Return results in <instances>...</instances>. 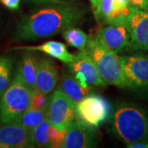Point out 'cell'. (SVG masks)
Segmentation results:
<instances>
[{"label": "cell", "mask_w": 148, "mask_h": 148, "mask_svg": "<svg viewBox=\"0 0 148 148\" xmlns=\"http://www.w3.org/2000/svg\"><path fill=\"white\" fill-rule=\"evenodd\" d=\"M32 90L16 70L9 86L0 97V123L16 121L30 106Z\"/></svg>", "instance_id": "cell-4"}, {"label": "cell", "mask_w": 148, "mask_h": 148, "mask_svg": "<svg viewBox=\"0 0 148 148\" xmlns=\"http://www.w3.org/2000/svg\"><path fill=\"white\" fill-rule=\"evenodd\" d=\"M66 132L67 130L60 131L51 125L49 130V137H50L52 147H61L62 143L64 142V137L66 135Z\"/></svg>", "instance_id": "cell-24"}, {"label": "cell", "mask_w": 148, "mask_h": 148, "mask_svg": "<svg viewBox=\"0 0 148 148\" xmlns=\"http://www.w3.org/2000/svg\"><path fill=\"white\" fill-rule=\"evenodd\" d=\"M49 99V98H48V95L46 94H43L37 90H32L30 107L40 110L46 109L48 107Z\"/></svg>", "instance_id": "cell-22"}, {"label": "cell", "mask_w": 148, "mask_h": 148, "mask_svg": "<svg viewBox=\"0 0 148 148\" xmlns=\"http://www.w3.org/2000/svg\"><path fill=\"white\" fill-rule=\"evenodd\" d=\"M37 59L32 51L27 50L22 54L21 59L19 63L17 71L21 75V78L25 83L32 90H36V76Z\"/></svg>", "instance_id": "cell-16"}, {"label": "cell", "mask_w": 148, "mask_h": 148, "mask_svg": "<svg viewBox=\"0 0 148 148\" xmlns=\"http://www.w3.org/2000/svg\"><path fill=\"white\" fill-rule=\"evenodd\" d=\"M84 13L82 8L74 4L60 3L39 8L21 20L16 37L33 41L53 36L77 24Z\"/></svg>", "instance_id": "cell-1"}, {"label": "cell", "mask_w": 148, "mask_h": 148, "mask_svg": "<svg viewBox=\"0 0 148 148\" xmlns=\"http://www.w3.org/2000/svg\"><path fill=\"white\" fill-rule=\"evenodd\" d=\"M126 147L128 148H148V140L130 143L126 145Z\"/></svg>", "instance_id": "cell-28"}, {"label": "cell", "mask_w": 148, "mask_h": 148, "mask_svg": "<svg viewBox=\"0 0 148 148\" xmlns=\"http://www.w3.org/2000/svg\"><path fill=\"white\" fill-rule=\"evenodd\" d=\"M114 9V0H101L98 12L95 16L97 21L105 20L108 16H110Z\"/></svg>", "instance_id": "cell-23"}, {"label": "cell", "mask_w": 148, "mask_h": 148, "mask_svg": "<svg viewBox=\"0 0 148 148\" xmlns=\"http://www.w3.org/2000/svg\"><path fill=\"white\" fill-rule=\"evenodd\" d=\"M59 88L76 105L84 96L89 95L92 90L91 86H85L82 85L74 77L73 74L69 73L63 75L60 81Z\"/></svg>", "instance_id": "cell-15"}, {"label": "cell", "mask_w": 148, "mask_h": 148, "mask_svg": "<svg viewBox=\"0 0 148 148\" xmlns=\"http://www.w3.org/2000/svg\"><path fill=\"white\" fill-rule=\"evenodd\" d=\"M95 127L81 119H75L67 129L62 148L95 147L97 143Z\"/></svg>", "instance_id": "cell-9"}, {"label": "cell", "mask_w": 148, "mask_h": 148, "mask_svg": "<svg viewBox=\"0 0 148 148\" xmlns=\"http://www.w3.org/2000/svg\"><path fill=\"white\" fill-rule=\"evenodd\" d=\"M145 11L148 12V1H147V8H146V10H145Z\"/></svg>", "instance_id": "cell-32"}, {"label": "cell", "mask_w": 148, "mask_h": 148, "mask_svg": "<svg viewBox=\"0 0 148 148\" xmlns=\"http://www.w3.org/2000/svg\"><path fill=\"white\" fill-rule=\"evenodd\" d=\"M129 5V0H114V9L119 10L124 8H127Z\"/></svg>", "instance_id": "cell-27"}, {"label": "cell", "mask_w": 148, "mask_h": 148, "mask_svg": "<svg viewBox=\"0 0 148 148\" xmlns=\"http://www.w3.org/2000/svg\"><path fill=\"white\" fill-rule=\"evenodd\" d=\"M47 116L51 125L60 131L67 130L76 119V104L59 87L49 99Z\"/></svg>", "instance_id": "cell-5"}, {"label": "cell", "mask_w": 148, "mask_h": 148, "mask_svg": "<svg viewBox=\"0 0 148 148\" xmlns=\"http://www.w3.org/2000/svg\"><path fill=\"white\" fill-rule=\"evenodd\" d=\"M148 0H129V5L139 9L146 10Z\"/></svg>", "instance_id": "cell-26"}, {"label": "cell", "mask_w": 148, "mask_h": 148, "mask_svg": "<svg viewBox=\"0 0 148 148\" xmlns=\"http://www.w3.org/2000/svg\"><path fill=\"white\" fill-rule=\"evenodd\" d=\"M62 34L66 42L70 46L77 49L79 51L86 49L90 39V36L79 28L74 27V26L67 28L62 32Z\"/></svg>", "instance_id": "cell-19"}, {"label": "cell", "mask_w": 148, "mask_h": 148, "mask_svg": "<svg viewBox=\"0 0 148 148\" xmlns=\"http://www.w3.org/2000/svg\"><path fill=\"white\" fill-rule=\"evenodd\" d=\"M58 71L52 59L42 57L37 59L36 88L43 94L49 95L55 88L58 81Z\"/></svg>", "instance_id": "cell-13"}, {"label": "cell", "mask_w": 148, "mask_h": 148, "mask_svg": "<svg viewBox=\"0 0 148 148\" xmlns=\"http://www.w3.org/2000/svg\"><path fill=\"white\" fill-rule=\"evenodd\" d=\"M69 68L74 77L85 86H106L101 79L95 63L86 50H81L76 54L73 62L69 64Z\"/></svg>", "instance_id": "cell-8"}, {"label": "cell", "mask_w": 148, "mask_h": 148, "mask_svg": "<svg viewBox=\"0 0 148 148\" xmlns=\"http://www.w3.org/2000/svg\"><path fill=\"white\" fill-rule=\"evenodd\" d=\"M77 116L94 127H100L110 118L111 105L105 97L99 95H87L76 105Z\"/></svg>", "instance_id": "cell-6"}, {"label": "cell", "mask_w": 148, "mask_h": 148, "mask_svg": "<svg viewBox=\"0 0 148 148\" xmlns=\"http://www.w3.org/2000/svg\"><path fill=\"white\" fill-rule=\"evenodd\" d=\"M1 3L10 10H16L19 8L21 0H0Z\"/></svg>", "instance_id": "cell-25"}, {"label": "cell", "mask_w": 148, "mask_h": 148, "mask_svg": "<svg viewBox=\"0 0 148 148\" xmlns=\"http://www.w3.org/2000/svg\"><path fill=\"white\" fill-rule=\"evenodd\" d=\"M46 109H35L28 107L26 110L21 114L20 117L16 120V123L21 124L22 127L27 128V130L32 131V129L42 121L46 115Z\"/></svg>", "instance_id": "cell-18"}, {"label": "cell", "mask_w": 148, "mask_h": 148, "mask_svg": "<svg viewBox=\"0 0 148 148\" xmlns=\"http://www.w3.org/2000/svg\"><path fill=\"white\" fill-rule=\"evenodd\" d=\"M132 7L128 6L127 8L113 10L112 12L105 19V22L108 25H115V26H126L129 20V17L132 13Z\"/></svg>", "instance_id": "cell-21"}, {"label": "cell", "mask_w": 148, "mask_h": 148, "mask_svg": "<svg viewBox=\"0 0 148 148\" xmlns=\"http://www.w3.org/2000/svg\"><path fill=\"white\" fill-rule=\"evenodd\" d=\"M96 36L114 53H121L122 51L129 49L130 38L126 26L108 25L102 27Z\"/></svg>", "instance_id": "cell-12"}, {"label": "cell", "mask_w": 148, "mask_h": 148, "mask_svg": "<svg viewBox=\"0 0 148 148\" xmlns=\"http://www.w3.org/2000/svg\"><path fill=\"white\" fill-rule=\"evenodd\" d=\"M90 3H91V8L93 12L95 14V16H96L98 10H99V7H100V3H101V0H90Z\"/></svg>", "instance_id": "cell-29"}, {"label": "cell", "mask_w": 148, "mask_h": 148, "mask_svg": "<svg viewBox=\"0 0 148 148\" xmlns=\"http://www.w3.org/2000/svg\"><path fill=\"white\" fill-rule=\"evenodd\" d=\"M112 127L126 145L148 140V113L130 103H120L113 113Z\"/></svg>", "instance_id": "cell-2"}, {"label": "cell", "mask_w": 148, "mask_h": 148, "mask_svg": "<svg viewBox=\"0 0 148 148\" xmlns=\"http://www.w3.org/2000/svg\"><path fill=\"white\" fill-rule=\"evenodd\" d=\"M126 87L148 89V56L132 54L120 56Z\"/></svg>", "instance_id": "cell-7"}, {"label": "cell", "mask_w": 148, "mask_h": 148, "mask_svg": "<svg viewBox=\"0 0 148 148\" xmlns=\"http://www.w3.org/2000/svg\"><path fill=\"white\" fill-rule=\"evenodd\" d=\"M86 50L93 59L101 79L106 85L126 87L121 58L118 53L109 49L97 36H90Z\"/></svg>", "instance_id": "cell-3"}, {"label": "cell", "mask_w": 148, "mask_h": 148, "mask_svg": "<svg viewBox=\"0 0 148 148\" xmlns=\"http://www.w3.org/2000/svg\"><path fill=\"white\" fill-rule=\"evenodd\" d=\"M21 49L29 50V51H40L46 53L52 58H57L64 64H71L76 58V55L69 53L66 45L64 43L49 40L45 43H43L36 46H26L21 47Z\"/></svg>", "instance_id": "cell-14"}, {"label": "cell", "mask_w": 148, "mask_h": 148, "mask_svg": "<svg viewBox=\"0 0 148 148\" xmlns=\"http://www.w3.org/2000/svg\"><path fill=\"white\" fill-rule=\"evenodd\" d=\"M62 2V0H55V3H60Z\"/></svg>", "instance_id": "cell-31"}, {"label": "cell", "mask_w": 148, "mask_h": 148, "mask_svg": "<svg viewBox=\"0 0 148 148\" xmlns=\"http://www.w3.org/2000/svg\"><path fill=\"white\" fill-rule=\"evenodd\" d=\"M13 59L8 55H0V97L12 82Z\"/></svg>", "instance_id": "cell-20"}, {"label": "cell", "mask_w": 148, "mask_h": 148, "mask_svg": "<svg viewBox=\"0 0 148 148\" xmlns=\"http://www.w3.org/2000/svg\"><path fill=\"white\" fill-rule=\"evenodd\" d=\"M36 3H55V0H30Z\"/></svg>", "instance_id": "cell-30"}, {"label": "cell", "mask_w": 148, "mask_h": 148, "mask_svg": "<svg viewBox=\"0 0 148 148\" xmlns=\"http://www.w3.org/2000/svg\"><path fill=\"white\" fill-rule=\"evenodd\" d=\"M35 147L31 131L16 121L2 123L0 126V148Z\"/></svg>", "instance_id": "cell-11"}, {"label": "cell", "mask_w": 148, "mask_h": 148, "mask_svg": "<svg viewBox=\"0 0 148 148\" xmlns=\"http://www.w3.org/2000/svg\"><path fill=\"white\" fill-rule=\"evenodd\" d=\"M127 27L130 38L129 49L148 51V12L132 7Z\"/></svg>", "instance_id": "cell-10"}, {"label": "cell", "mask_w": 148, "mask_h": 148, "mask_svg": "<svg viewBox=\"0 0 148 148\" xmlns=\"http://www.w3.org/2000/svg\"><path fill=\"white\" fill-rule=\"evenodd\" d=\"M50 127L51 123L49 120L46 112L45 119L31 131L32 141L35 147H52L49 137Z\"/></svg>", "instance_id": "cell-17"}]
</instances>
